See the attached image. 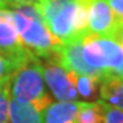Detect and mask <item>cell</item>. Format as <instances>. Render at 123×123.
Returning a JSON list of instances; mask_svg holds the SVG:
<instances>
[{
  "label": "cell",
  "instance_id": "5bb4252c",
  "mask_svg": "<svg viewBox=\"0 0 123 123\" xmlns=\"http://www.w3.org/2000/svg\"><path fill=\"white\" fill-rule=\"evenodd\" d=\"M104 123H123V110L104 103Z\"/></svg>",
  "mask_w": 123,
  "mask_h": 123
},
{
  "label": "cell",
  "instance_id": "ac0fdd59",
  "mask_svg": "<svg viewBox=\"0 0 123 123\" xmlns=\"http://www.w3.org/2000/svg\"><path fill=\"white\" fill-rule=\"evenodd\" d=\"M6 4H7V10L14 4H34L38 0H4Z\"/></svg>",
  "mask_w": 123,
  "mask_h": 123
},
{
  "label": "cell",
  "instance_id": "6da1fadb",
  "mask_svg": "<svg viewBox=\"0 0 123 123\" xmlns=\"http://www.w3.org/2000/svg\"><path fill=\"white\" fill-rule=\"evenodd\" d=\"M10 94L12 98L31 104L38 112L52 104V98L45 89L43 63L34 53H30L11 71Z\"/></svg>",
  "mask_w": 123,
  "mask_h": 123
},
{
  "label": "cell",
  "instance_id": "ba28073f",
  "mask_svg": "<svg viewBox=\"0 0 123 123\" xmlns=\"http://www.w3.org/2000/svg\"><path fill=\"white\" fill-rule=\"evenodd\" d=\"M79 101H56L49 104L43 112V123H75Z\"/></svg>",
  "mask_w": 123,
  "mask_h": 123
},
{
  "label": "cell",
  "instance_id": "8fae6325",
  "mask_svg": "<svg viewBox=\"0 0 123 123\" xmlns=\"http://www.w3.org/2000/svg\"><path fill=\"white\" fill-rule=\"evenodd\" d=\"M75 123H104V103L79 101V110Z\"/></svg>",
  "mask_w": 123,
  "mask_h": 123
},
{
  "label": "cell",
  "instance_id": "7a4b0ae2",
  "mask_svg": "<svg viewBox=\"0 0 123 123\" xmlns=\"http://www.w3.org/2000/svg\"><path fill=\"white\" fill-rule=\"evenodd\" d=\"M10 12H11V21L23 45L31 53H34L40 59H51L60 53L63 43H60L49 31L43 21L31 19L17 11H10Z\"/></svg>",
  "mask_w": 123,
  "mask_h": 123
},
{
  "label": "cell",
  "instance_id": "8992f818",
  "mask_svg": "<svg viewBox=\"0 0 123 123\" xmlns=\"http://www.w3.org/2000/svg\"><path fill=\"white\" fill-rule=\"evenodd\" d=\"M0 53L11 63L12 70L31 53L23 45L14 26L11 21V12L7 17L0 18Z\"/></svg>",
  "mask_w": 123,
  "mask_h": 123
},
{
  "label": "cell",
  "instance_id": "7c38bea8",
  "mask_svg": "<svg viewBox=\"0 0 123 123\" xmlns=\"http://www.w3.org/2000/svg\"><path fill=\"white\" fill-rule=\"evenodd\" d=\"M98 88H100V81L88 75H78L77 77V92L78 96L93 100L98 96Z\"/></svg>",
  "mask_w": 123,
  "mask_h": 123
},
{
  "label": "cell",
  "instance_id": "277c9868",
  "mask_svg": "<svg viewBox=\"0 0 123 123\" xmlns=\"http://www.w3.org/2000/svg\"><path fill=\"white\" fill-rule=\"evenodd\" d=\"M43 77L57 101H77V77L73 71L62 66L59 55L51 59H41Z\"/></svg>",
  "mask_w": 123,
  "mask_h": 123
},
{
  "label": "cell",
  "instance_id": "5b68a950",
  "mask_svg": "<svg viewBox=\"0 0 123 123\" xmlns=\"http://www.w3.org/2000/svg\"><path fill=\"white\" fill-rule=\"evenodd\" d=\"M88 7L89 33L103 37H112L120 21L105 0H85Z\"/></svg>",
  "mask_w": 123,
  "mask_h": 123
},
{
  "label": "cell",
  "instance_id": "3957f363",
  "mask_svg": "<svg viewBox=\"0 0 123 123\" xmlns=\"http://www.w3.org/2000/svg\"><path fill=\"white\" fill-rule=\"evenodd\" d=\"M82 57L92 68L111 75L123 62V48L112 37L88 33L82 37Z\"/></svg>",
  "mask_w": 123,
  "mask_h": 123
},
{
  "label": "cell",
  "instance_id": "30bf717a",
  "mask_svg": "<svg viewBox=\"0 0 123 123\" xmlns=\"http://www.w3.org/2000/svg\"><path fill=\"white\" fill-rule=\"evenodd\" d=\"M8 122L10 123H43L41 112L25 101L10 98L8 104Z\"/></svg>",
  "mask_w": 123,
  "mask_h": 123
},
{
  "label": "cell",
  "instance_id": "52a82bcc",
  "mask_svg": "<svg viewBox=\"0 0 123 123\" xmlns=\"http://www.w3.org/2000/svg\"><path fill=\"white\" fill-rule=\"evenodd\" d=\"M59 60L64 68L78 75H88V77L98 79L100 82L107 77L104 71L92 68L84 60V57H82V38L71 40V41H67L62 45Z\"/></svg>",
  "mask_w": 123,
  "mask_h": 123
},
{
  "label": "cell",
  "instance_id": "ffe728a7",
  "mask_svg": "<svg viewBox=\"0 0 123 123\" xmlns=\"http://www.w3.org/2000/svg\"><path fill=\"white\" fill-rule=\"evenodd\" d=\"M0 8L7 10V4H6V1H4V0H0Z\"/></svg>",
  "mask_w": 123,
  "mask_h": 123
},
{
  "label": "cell",
  "instance_id": "e0dca14e",
  "mask_svg": "<svg viewBox=\"0 0 123 123\" xmlns=\"http://www.w3.org/2000/svg\"><path fill=\"white\" fill-rule=\"evenodd\" d=\"M112 38L116 40L119 44H120V47L123 48V22H120V23L118 25L116 30H115L114 34H112Z\"/></svg>",
  "mask_w": 123,
  "mask_h": 123
},
{
  "label": "cell",
  "instance_id": "d6986e66",
  "mask_svg": "<svg viewBox=\"0 0 123 123\" xmlns=\"http://www.w3.org/2000/svg\"><path fill=\"white\" fill-rule=\"evenodd\" d=\"M111 75H114V77H123V62H122V64H120ZM108 77H110V75H108Z\"/></svg>",
  "mask_w": 123,
  "mask_h": 123
},
{
  "label": "cell",
  "instance_id": "4fadbf2b",
  "mask_svg": "<svg viewBox=\"0 0 123 123\" xmlns=\"http://www.w3.org/2000/svg\"><path fill=\"white\" fill-rule=\"evenodd\" d=\"M10 77L0 79V123L8 122V104H10Z\"/></svg>",
  "mask_w": 123,
  "mask_h": 123
},
{
  "label": "cell",
  "instance_id": "2e32d148",
  "mask_svg": "<svg viewBox=\"0 0 123 123\" xmlns=\"http://www.w3.org/2000/svg\"><path fill=\"white\" fill-rule=\"evenodd\" d=\"M12 71V66L7 59H6L1 53H0V79L6 78V77H10Z\"/></svg>",
  "mask_w": 123,
  "mask_h": 123
},
{
  "label": "cell",
  "instance_id": "9c48e42d",
  "mask_svg": "<svg viewBox=\"0 0 123 123\" xmlns=\"http://www.w3.org/2000/svg\"><path fill=\"white\" fill-rule=\"evenodd\" d=\"M98 96L105 104L123 110V77H105L100 82Z\"/></svg>",
  "mask_w": 123,
  "mask_h": 123
},
{
  "label": "cell",
  "instance_id": "9a60e30c",
  "mask_svg": "<svg viewBox=\"0 0 123 123\" xmlns=\"http://www.w3.org/2000/svg\"><path fill=\"white\" fill-rule=\"evenodd\" d=\"M120 22H123V0H105Z\"/></svg>",
  "mask_w": 123,
  "mask_h": 123
}]
</instances>
